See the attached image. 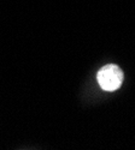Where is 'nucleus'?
Segmentation results:
<instances>
[{"mask_svg": "<svg viewBox=\"0 0 135 150\" xmlns=\"http://www.w3.org/2000/svg\"><path fill=\"white\" fill-rule=\"evenodd\" d=\"M96 79L103 90L114 91L117 90L123 82V72L117 65L110 64L98 71Z\"/></svg>", "mask_w": 135, "mask_h": 150, "instance_id": "nucleus-1", "label": "nucleus"}]
</instances>
